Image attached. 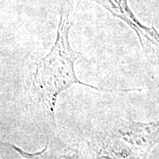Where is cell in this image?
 I'll return each mask as SVG.
<instances>
[{"instance_id": "6da1fadb", "label": "cell", "mask_w": 159, "mask_h": 159, "mask_svg": "<svg viewBox=\"0 0 159 159\" xmlns=\"http://www.w3.org/2000/svg\"><path fill=\"white\" fill-rule=\"evenodd\" d=\"M72 10L73 0H62L55 43L36 65L32 83L36 99L54 123L57 97L72 86L78 84L101 92L113 91L82 82L76 76L75 63L83 57L80 52L73 50L69 42V32L73 25L71 21Z\"/></svg>"}, {"instance_id": "7a4b0ae2", "label": "cell", "mask_w": 159, "mask_h": 159, "mask_svg": "<svg viewBox=\"0 0 159 159\" xmlns=\"http://www.w3.org/2000/svg\"><path fill=\"white\" fill-rule=\"evenodd\" d=\"M159 142V121L137 122L119 118L95 135L91 159H146Z\"/></svg>"}, {"instance_id": "3957f363", "label": "cell", "mask_w": 159, "mask_h": 159, "mask_svg": "<svg viewBox=\"0 0 159 159\" xmlns=\"http://www.w3.org/2000/svg\"><path fill=\"white\" fill-rule=\"evenodd\" d=\"M125 23L137 35L143 51L159 57V32L154 27L142 24L128 6L127 0H90Z\"/></svg>"}]
</instances>
